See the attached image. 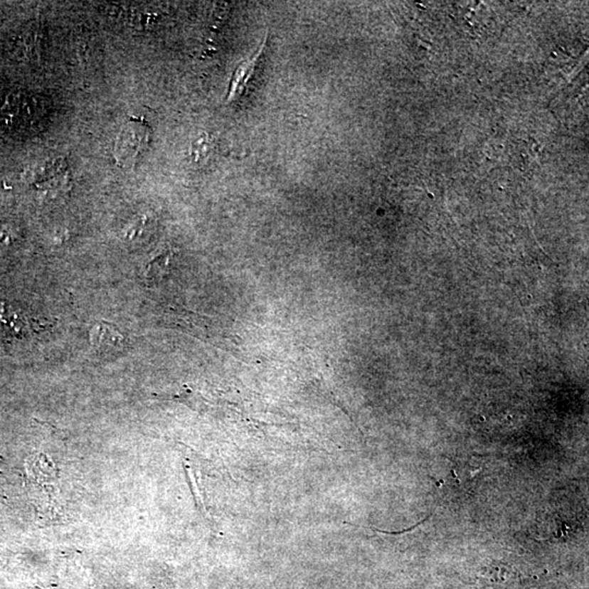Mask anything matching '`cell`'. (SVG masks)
<instances>
[{"label": "cell", "mask_w": 589, "mask_h": 589, "mask_svg": "<svg viewBox=\"0 0 589 589\" xmlns=\"http://www.w3.org/2000/svg\"><path fill=\"white\" fill-rule=\"evenodd\" d=\"M151 129L143 118L131 117L122 127L114 145V156L124 169L134 167L150 142Z\"/></svg>", "instance_id": "obj_1"}, {"label": "cell", "mask_w": 589, "mask_h": 589, "mask_svg": "<svg viewBox=\"0 0 589 589\" xmlns=\"http://www.w3.org/2000/svg\"><path fill=\"white\" fill-rule=\"evenodd\" d=\"M265 43H267V38L263 41L261 46L258 49V52L253 55V58L241 63L237 67L236 70L234 71L230 85H229L228 96H227L228 103L238 101L239 98L243 96L245 89L248 87L249 82L255 77L259 61L261 60L262 56H263Z\"/></svg>", "instance_id": "obj_2"}, {"label": "cell", "mask_w": 589, "mask_h": 589, "mask_svg": "<svg viewBox=\"0 0 589 589\" xmlns=\"http://www.w3.org/2000/svg\"><path fill=\"white\" fill-rule=\"evenodd\" d=\"M90 341L92 346L100 353L117 351L124 346L126 336L112 323L101 321L92 327L90 330Z\"/></svg>", "instance_id": "obj_3"}, {"label": "cell", "mask_w": 589, "mask_h": 589, "mask_svg": "<svg viewBox=\"0 0 589 589\" xmlns=\"http://www.w3.org/2000/svg\"><path fill=\"white\" fill-rule=\"evenodd\" d=\"M5 324V329L1 333H5V337L14 336L20 339V336L34 332L38 327H33L32 322L24 319L23 317L16 316L14 312L6 310L5 306L1 304L0 308V325Z\"/></svg>", "instance_id": "obj_4"}, {"label": "cell", "mask_w": 589, "mask_h": 589, "mask_svg": "<svg viewBox=\"0 0 589 589\" xmlns=\"http://www.w3.org/2000/svg\"><path fill=\"white\" fill-rule=\"evenodd\" d=\"M514 575L515 572L512 566H509V564L500 563V562L487 566L486 568L482 570V578L492 583L509 582L514 578Z\"/></svg>", "instance_id": "obj_5"}, {"label": "cell", "mask_w": 589, "mask_h": 589, "mask_svg": "<svg viewBox=\"0 0 589 589\" xmlns=\"http://www.w3.org/2000/svg\"><path fill=\"white\" fill-rule=\"evenodd\" d=\"M169 255L167 253L157 255L154 259L147 263L144 270V276L147 280H155L163 274L164 270L166 269Z\"/></svg>", "instance_id": "obj_6"}, {"label": "cell", "mask_w": 589, "mask_h": 589, "mask_svg": "<svg viewBox=\"0 0 589 589\" xmlns=\"http://www.w3.org/2000/svg\"><path fill=\"white\" fill-rule=\"evenodd\" d=\"M212 141L206 134H203L201 138L198 139L192 145V155L196 161H202V159H208L212 152Z\"/></svg>", "instance_id": "obj_7"}]
</instances>
